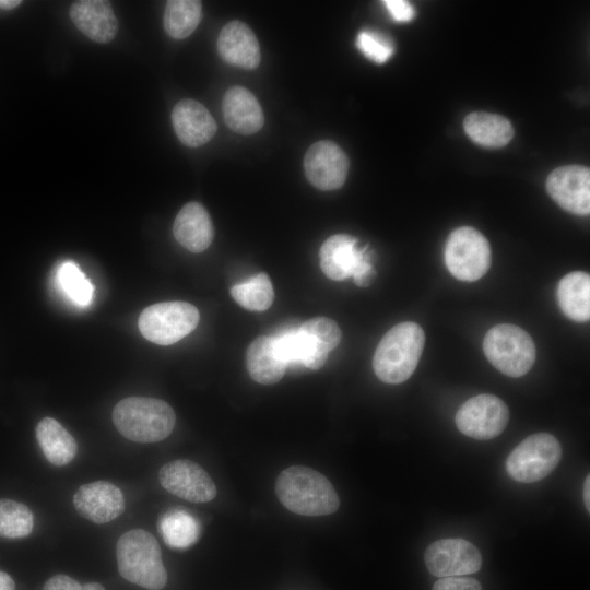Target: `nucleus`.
Masks as SVG:
<instances>
[{
  "mask_svg": "<svg viewBox=\"0 0 590 590\" xmlns=\"http://www.w3.org/2000/svg\"><path fill=\"white\" fill-rule=\"evenodd\" d=\"M275 493L281 504L303 516H326L340 506L330 481L320 472L304 465H292L276 479Z\"/></svg>",
  "mask_w": 590,
  "mask_h": 590,
  "instance_id": "nucleus-1",
  "label": "nucleus"
},
{
  "mask_svg": "<svg viewBox=\"0 0 590 590\" xmlns=\"http://www.w3.org/2000/svg\"><path fill=\"white\" fill-rule=\"evenodd\" d=\"M425 344V333L415 322L404 321L392 327L380 340L373 358L376 376L386 384L397 385L414 373Z\"/></svg>",
  "mask_w": 590,
  "mask_h": 590,
  "instance_id": "nucleus-2",
  "label": "nucleus"
},
{
  "mask_svg": "<svg viewBox=\"0 0 590 590\" xmlns=\"http://www.w3.org/2000/svg\"><path fill=\"white\" fill-rule=\"evenodd\" d=\"M111 417L123 437L141 444L167 438L176 422L175 412L168 403L145 397L122 399L115 405Z\"/></svg>",
  "mask_w": 590,
  "mask_h": 590,
  "instance_id": "nucleus-3",
  "label": "nucleus"
},
{
  "mask_svg": "<svg viewBox=\"0 0 590 590\" xmlns=\"http://www.w3.org/2000/svg\"><path fill=\"white\" fill-rule=\"evenodd\" d=\"M119 574L128 581L148 590H161L167 582L161 547L148 531L134 529L117 541Z\"/></svg>",
  "mask_w": 590,
  "mask_h": 590,
  "instance_id": "nucleus-4",
  "label": "nucleus"
},
{
  "mask_svg": "<svg viewBox=\"0 0 590 590\" xmlns=\"http://www.w3.org/2000/svg\"><path fill=\"white\" fill-rule=\"evenodd\" d=\"M483 351L496 369L514 378L526 375L535 361L532 338L520 327L510 323L491 328L484 337Z\"/></svg>",
  "mask_w": 590,
  "mask_h": 590,
  "instance_id": "nucleus-5",
  "label": "nucleus"
},
{
  "mask_svg": "<svg viewBox=\"0 0 590 590\" xmlns=\"http://www.w3.org/2000/svg\"><path fill=\"white\" fill-rule=\"evenodd\" d=\"M320 268L333 281L353 278L359 286H367L374 279L371 252L359 247L358 239L347 234L330 236L319 251Z\"/></svg>",
  "mask_w": 590,
  "mask_h": 590,
  "instance_id": "nucleus-6",
  "label": "nucleus"
},
{
  "mask_svg": "<svg viewBox=\"0 0 590 590\" xmlns=\"http://www.w3.org/2000/svg\"><path fill=\"white\" fill-rule=\"evenodd\" d=\"M445 264L452 276L464 282L481 279L491 266V246L485 236L471 226L450 233L445 244Z\"/></svg>",
  "mask_w": 590,
  "mask_h": 590,
  "instance_id": "nucleus-7",
  "label": "nucleus"
},
{
  "mask_svg": "<svg viewBox=\"0 0 590 590\" xmlns=\"http://www.w3.org/2000/svg\"><path fill=\"white\" fill-rule=\"evenodd\" d=\"M199 319V311L193 305L164 302L146 307L139 317L138 326L146 340L158 345H170L192 332Z\"/></svg>",
  "mask_w": 590,
  "mask_h": 590,
  "instance_id": "nucleus-8",
  "label": "nucleus"
},
{
  "mask_svg": "<svg viewBox=\"0 0 590 590\" xmlns=\"http://www.w3.org/2000/svg\"><path fill=\"white\" fill-rule=\"evenodd\" d=\"M559 441L548 433L528 436L508 456V475L521 483H533L546 477L559 463Z\"/></svg>",
  "mask_w": 590,
  "mask_h": 590,
  "instance_id": "nucleus-9",
  "label": "nucleus"
},
{
  "mask_svg": "<svg viewBox=\"0 0 590 590\" xmlns=\"http://www.w3.org/2000/svg\"><path fill=\"white\" fill-rule=\"evenodd\" d=\"M508 418L505 402L494 394L483 393L467 400L457 411L455 422L463 435L487 440L503 433Z\"/></svg>",
  "mask_w": 590,
  "mask_h": 590,
  "instance_id": "nucleus-10",
  "label": "nucleus"
},
{
  "mask_svg": "<svg viewBox=\"0 0 590 590\" xmlns=\"http://www.w3.org/2000/svg\"><path fill=\"white\" fill-rule=\"evenodd\" d=\"M161 485L170 494L191 503H208L216 496V486L198 463L179 459L164 464L158 473Z\"/></svg>",
  "mask_w": 590,
  "mask_h": 590,
  "instance_id": "nucleus-11",
  "label": "nucleus"
},
{
  "mask_svg": "<svg viewBox=\"0 0 590 590\" xmlns=\"http://www.w3.org/2000/svg\"><path fill=\"white\" fill-rule=\"evenodd\" d=\"M428 571L440 578L476 573L482 565L480 551L463 539H442L433 542L425 552Z\"/></svg>",
  "mask_w": 590,
  "mask_h": 590,
  "instance_id": "nucleus-12",
  "label": "nucleus"
},
{
  "mask_svg": "<svg viewBox=\"0 0 590 590\" xmlns=\"http://www.w3.org/2000/svg\"><path fill=\"white\" fill-rule=\"evenodd\" d=\"M308 181L320 190L339 189L349 173V158L332 141H318L310 145L304 157Z\"/></svg>",
  "mask_w": 590,
  "mask_h": 590,
  "instance_id": "nucleus-13",
  "label": "nucleus"
},
{
  "mask_svg": "<svg viewBox=\"0 0 590 590\" xmlns=\"http://www.w3.org/2000/svg\"><path fill=\"white\" fill-rule=\"evenodd\" d=\"M550 197L564 210L577 214L590 213V170L581 165L554 169L547 177Z\"/></svg>",
  "mask_w": 590,
  "mask_h": 590,
  "instance_id": "nucleus-14",
  "label": "nucleus"
},
{
  "mask_svg": "<svg viewBox=\"0 0 590 590\" xmlns=\"http://www.w3.org/2000/svg\"><path fill=\"white\" fill-rule=\"evenodd\" d=\"M79 515L94 523H107L125 510L122 492L107 481H95L79 487L73 496Z\"/></svg>",
  "mask_w": 590,
  "mask_h": 590,
  "instance_id": "nucleus-15",
  "label": "nucleus"
},
{
  "mask_svg": "<svg viewBox=\"0 0 590 590\" xmlns=\"http://www.w3.org/2000/svg\"><path fill=\"white\" fill-rule=\"evenodd\" d=\"M172 123L179 141L190 148L209 142L217 129L210 111L194 99H182L174 106Z\"/></svg>",
  "mask_w": 590,
  "mask_h": 590,
  "instance_id": "nucleus-16",
  "label": "nucleus"
},
{
  "mask_svg": "<svg viewBox=\"0 0 590 590\" xmlns=\"http://www.w3.org/2000/svg\"><path fill=\"white\" fill-rule=\"evenodd\" d=\"M216 46L221 58L232 66L251 70L260 63L258 39L244 22L231 21L224 25L219 34Z\"/></svg>",
  "mask_w": 590,
  "mask_h": 590,
  "instance_id": "nucleus-17",
  "label": "nucleus"
},
{
  "mask_svg": "<svg viewBox=\"0 0 590 590\" xmlns=\"http://www.w3.org/2000/svg\"><path fill=\"white\" fill-rule=\"evenodd\" d=\"M69 14L79 31L96 43H109L118 32V21L108 1H75Z\"/></svg>",
  "mask_w": 590,
  "mask_h": 590,
  "instance_id": "nucleus-18",
  "label": "nucleus"
},
{
  "mask_svg": "<svg viewBox=\"0 0 590 590\" xmlns=\"http://www.w3.org/2000/svg\"><path fill=\"white\" fill-rule=\"evenodd\" d=\"M222 110L227 127L239 134L256 133L264 123L258 99L243 86H232L225 92Z\"/></svg>",
  "mask_w": 590,
  "mask_h": 590,
  "instance_id": "nucleus-19",
  "label": "nucleus"
},
{
  "mask_svg": "<svg viewBox=\"0 0 590 590\" xmlns=\"http://www.w3.org/2000/svg\"><path fill=\"white\" fill-rule=\"evenodd\" d=\"M173 234L191 252L208 249L213 240L214 228L205 208L198 202L185 204L174 221Z\"/></svg>",
  "mask_w": 590,
  "mask_h": 590,
  "instance_id": "nucleus-20",
  "label": "nucleus"
},
{
  "mask_svg": "<svg viewBox=\"0 0 590 590\" xmlns=\"http://www.w3.org/2000/svg\"><path fill=\"white\" fill-rule=\"evenodd\" d=\"M246 365L249 376L258 384L273 385L282 379L287 368L281 358L273 337H258L248 346Z\"/></svg>",
  "mask_w": 590,
  "mask_h": 590,
  "instance_id": "nucleus-21",
  "label": "nucleus"
},
{
  "mask_svg": "<svg viewBox=\"0 0 590 590\" xmlns=\"http://www.w3.org/2000/svg\"><path fill=\"white\" fill-rule=\"evenodd\" d=\"M463 128L472 141L485 148L505 146L514 137V128L507 118L485 111L469 114Z\"/></svg>",
  "mask_w": 590,
  "mask_h": 590,
  "instance_id": "nucleus-22",
  "label": "nucleus"
},
{
  "mask_svg": "<svg viewBox=\"0 0 590 590\" xmlns=\"http://www.w3.org/2000/svg\"><path fill=\"white\" fill-rule=\"evenodd\" d=\"M557 299L562 311L571 320L586 322L590 318V276L574 271L558 283Z\"/></svg>",
  "mask_w": 590,
  "mask_h": 590,
  "instance_id": "nucleus-23",
  "label": "nucleus"
},
{
  "mask_svg": "<svg viewBox=\"0 0 590 590\" xmlns=\"http://www.w3.org/2000/svg\"><path fill=\"white\" fill-rule=\"evenodd\" d=\"M36 438L46 459L54 465H66L76 455L75 439L52 417H44L37 424Z\"/></svg>",
  "mask_w": 590,
  "mask_h": 590,
  "instance_id": "nucleus-24",
  "label": "nucleus"
},
{
  "mask_svg": "<svg viewBox=\"0 0 590 590\" xmlns=\"http://www.w3.org/2000/svg\"><path fill=\"white\" fill-rule=\"evenodd\" d=\"M201 1L169 0L164 11V28L175 39L191 35L201 20Z\"/></svg>",
  "mask_w": 590,
  "mask_h": 590,
  "instance_id": "nucleus-25",
  "label": "nucleus"
},
{
  "mask_svg": "<svg viewBox=\"0 0 590 590\" xmlns=\"http://www.w3.org/2000/svg\"><path fill=\"white\" fill-rule=\"evenodd\" d=\"M165 543L174 548H187L199 538L200 527L194 517L184 510H170L160 520Z\"/></svg>",
  "mask_w": 590,
  "mask_h": 590,
  "instance_id": "nucleus-26",
  "label": "nucleus"
},
{
  "mask_svg": "<svg viewBox=\"0 0 590 590\" xmlns=\"http://www.w3.org/2000/svg\"><path fill=\"white\" fill-rule=\"evenodd\" d=\"M231 295L241 307L252 311L269 309L274 299L273 286L266 273H259L246 282L232 286Z\"/></svg>",
  "mask_w": 590,
  "mask_h": 590,
  "instance_id": "nucleus-27",
  "label": "nucleus"
},
{
  "mask_svg": "<svg viewBox=\"0 0 590 590\" xmlns=\"http://www.w3.org/2000/svg\"><path fill=\"white\" fill-rule=\"evenodd\" d=\"M56 282L61 292L74 305L79 307L91 305L94 296V286L75 262H62L57 269Z\"/></svg>",
  "mask_w": 590,
  "mask_h": 590,
  "instance_id": "nucleus-28",
  "label": "nucleus"
},
{
  "mask_svg": "<svg viewBox=\"0 0 590 590\" xmlns=\"http://www.w3.org/2000/svg\"><path fill=\"white\" fill-rule=\"evenodd\" d=\"M34 524L32 511L24 504L0 499V536L16 539L27 536Z\"/></svg>",
  "mask_w": 590,
  "mask_h": 590,
  "instance_id": "nucleus-29",
  "label": "nucleus"
},
{
  "mask_svg": "<svg viewBox=\"0 0 590 590\" xmlns=\"http://www.w3.org/2000/svg\"><path fill=\"white\" fill-rule=\"evenodd\" d=\"M298 328L308 337L317 350L327 355L335 349L341 341L339 326L335 321L326 317L312 318Z\"/></svg>",
  "mask_w": 590,
  "mask_h": 590,
  "instance_id": "nucleus-30",
  "label": "nucleus"
},
{
  "mask_svg": "<svg viewBox=\"0 0 590 590\" xmlns=\"http://www.w3.org/2000/svg\"><path fill=\"white\" fill-rule=\"evenodd\" d=\"M357 48L376 63H385L393 54V46L384 35L373 31H362L356 39Z\"/></svg>",
  "mask_w": 590,
  "mask_h": 590,
  "instance_id": "nucleus-31",
  "label": "nucleus"
},
{
  "mask_svg": "<svg viewBox=\"0 0 590 590\" xmlns=\"http://www.w3.org/2000/svg\"><path fill=\"white\" fill-rule=\"evenodd\" d=\"M433 590H482L476 579L469 577H445L434 583Z\"/></svg>",
  "mask_w": 590,
  "mask_h": 590,
  "instance_id": "nucleus-32",
  "label": "nucleus"
},
{
  "mask_svg": "<svg viewBox=\"0 0 590 590\" xmlns=\"http://www.w3.org/2000/svg\"><path fill=\"white\" fill-rule=\"evenodd\" d=\"M384 4L392 19L397 22H409L415 15L413 7L408 1L386 0L384 1Z\"/></svg>",
  "mask_w": 590,
  "mask_h": 590,
  "instance_id": "nucleus-33",
  "label": "nucleus"
},
{
  "mask_svg": "<svg viewBox=\"0 0 590 590\" xmlns=\"http://www.w3.org/2000/svg\"><path fill=\"white\" fill-rule=\"evenodd\" d=\"M43 590H82V585L67 575H56L46 581Z\"/></svg>",
  "mask_w": 590,
  "mask_h": 590,
  "instance_id": "nucleus-34",
  "label": "nucleus"
},
{
  "mask_svg": "<svg viewBox=\"0 0 590 590\" xmlns=\"http://www.w3.org/2000/svg\"><path fill=\"white\" fill-rule=\"evenodd\" d=\"M15 583L13 579L3 571H0V590H14Z\"/></svg>",
  "mask_w": 590,
  "mask_h": 590,
  "instance_id": "nucleus-35",
  "label": "nucleus"
},
{
  "mask_svg": "<svg viewBox=\"0 0 590 590\" xmlns=\"http://www.w3.org/2000/svg\"><path fill=\"white\" fill-rule=\"evenodd\" d=\"M583 502L588 511H590V476L587 475L583 482Z\"/></svg>",
  "mask_w": 590,
  "mask_h": 590,
  "instance_id": "nucleus-36",
  "label": "nucleus"
},
{
  "mask_svg": "<svg viewBox=\"0 0 590 590\" xmlns=\"http://www.w3.org/2000/svg\"><path fill=\"white\" fill-rule=\"evenodd\" d=\"M20 4V0H0V9L2 10H12Z\"/></svg>",
  "mask_w": 590,
  "mask_h": 590,
  "instance_id": "nucleus-37",
  "label": "nucleus"
},
{
  "mask_svg": "<svg viewBox=\"0 0 590 590\" xmlns=\"http://www.w3.org/2000/svg\"><path fill=\"white\" fill-rule=\"evenodd\" d=\"M82 590H105L98 582H88L82 586Z\"/></svg>",
  "mask_w": 590,
  "mask_h": 590,
  "instance_id": "nucleus-38",
  "label": "nucleus"
}]
</instances>
